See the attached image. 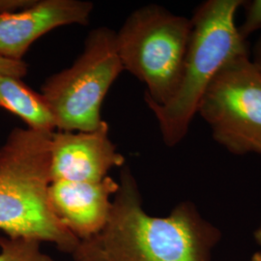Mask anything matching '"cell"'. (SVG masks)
Instances as JSON below:
<instances>
[{
    "mask_svg": "<svg viewBox=\"0 0 261 261\" xmlns=\"http://www.w3.org/2000/svg\"><path fill=\"white\" fill-rule=\"evenodd\" d=\"M220 238L190 201L167 217L147 214L136 179L123 168L108 223L80 241L72 255L75 261H210Z\"/></svg>",
    "mask_w": 261,
    "mask_h": 261,
    "instance_id": "1",
    "label": "cell"
},
{
    "mask_svg": "<svg viewBox=\"0 0 261 261\" xmlns=\"http://www.w3.org/2000/svg\"><path fill=\"white\" fill-rule=\"evenodd\" d=\"M53 134L15 128L0 146V230L73 253L80 240L56 219L48 202Z\"/></svg>",
    "mask_w": 261,
    "mask_h": 261,
    "instance_id": "2",
    "label": "cell"
},
{
    "mask_svg": "<svg viewBox=\"0 0 261 261\" xmlns=\"http://www.w3.org/2000/svg\"><path fill=\"white\" fill-rule=\"evenodd\" d=\"M242 0H208L196 8L182 79L174 96L163 106L147 103L166 145L186 137L198 105L215 76L228 61L248 54L235 18Z\"/></svg>",
    "mask_w": 261,
    "mask_h": 261,
    "instance_id": "3",
    "label": "cell"
},
{
    "mask_svg": "<svg viewBox=\"0 0 261 261\" xmlns=\"http://www.w3.org/2000/svg\"><path fill=\"white\" fill-rule=\"evenodd\" d=\"M191 34V19L157 4L134 11L116 32L123 69L145 84L146 105L163 106L176 93Z\"/></svg>",
    "mask_w": 261,
    "mask_h": 261,
    "instance_id": "4",
    "label": "cell"
},
{
    "mask_svg": "<svg viewBox=\"0 0 261 261\" xmlns=\"http://www.w3.org/2000/svg\"><path fill=\"white\" fill-rule=\"evenodd\" d=\"M123 71L116 32L107 27L91 30L75 62L50 75L42 86L41 94L55 116L56 128L64 132L97 129L103 121V100Z\"/></svg>",
    "mask_w": 261,
    "mask_h": 261,
    "instance_id": "5",
    "label": "cell"
},
{
    "mask_svg": "<svg viewBox=\"0 0 261 261\" xmlns=\"http://www.w3.org/2000/svg\"><path fill=\"white\" fill-rule=\"evenodd\" d=\"M197 114L214 140L236 155L255 153L261 144V72L249 54L228 61L215 76Z\"/></svg>",
    "mask_w": 261,
    "mask_h": 261,
    "instance_id": "6",
    "label": "cell"
},
{
    "mask_svg": "<svg viewBox=\"0 0 261 261\" xmlns=\"http://www.w3.org/2000/svg\"><path fill=\"white\" fill-rule=\"evenodd\" d=\"M125 157L109 138L106 121L95 130L54 133L50 139V178L55 181L99 182Z\"/></svg>",
    "mask_w": 261,
    "mask_h": 261,
    "instance_id": "7",
    "label": "cell"
},
{
    "mask_svg": "<svg viewBox=\"0 0 261 261\" xmlns=\"http://www.w3.org/2000/svg\"><path fill=\"white\" fill-rule=\"evenodd\" d=\"M93 4L83 0H36L30 7L0 14V57L22 60L30 46L47 32L88 23Z\"/></svg>",
    "mask_w": 261,
    "mask_h": 261,
    "instance_id": "8",
    "label": "cell"
},
{
    "mask_svg": "<svg viewBox=\"0 0 261 261\" xmlns=\"http://www.w3.org/2000/svg\"><path fill=\"white\" fill-rule=\"evenodd\" d=\"M118 188L111 176L99 182L55 181L48 188V202L56 219L82 241L105 227L112 211L111 197Z\"/></svg>",
    "mask_w": 261,
    "mask_h": 261,
    "instance_id": "9",
    "label": "cell"
},
{
    "mask_svg": "<svg viewBox=\"0 0 261 261\" xmlns=\"http://www.w3.org/2000/svg\"><path fill=\"white\" fill-rule=\"evenodd\" d=\"M0 108L17 115L30 130L55 133L56 119L44 97L21 79L0 75Z\"/></svg>",
    "mask_w": 261,
    "mask_h": 261,
    "instance_id": "10",
    "label": "cell"
},
{
    "mask_svg": "<svg viewBox=\"0 0 261 261\" xmlns=\"http://www.w3.org/2000/svg\"><path fill=\"white\" fill-rule=\"evenodd\" d=\"M40 244L22 237L0 238V261H53L41 251Z\"/></svg>",
    "mask_w": 261,
    "mask_h": 261,
    "instance_id": "11",
    "label": "cell"
},
{
    "mask_svg": "<svg viewBox=\"0 0 261 261\" xmlns=\"http://www.w3.org/2000/svg\"><path fill=\"white\" fill-rule=\"evenodd\" d=\"M246 15L242 24L239 27V32L245 40L253 32L261 30V0H252L244 2Z\"/></svg>",
    "mask_w": 261,
    "mask_h": 261,
    "instance_id": "12",
    "label": "cell"
},
{
    "mask_svg": "<svg viewBox=\"0 0 261 261\" xmlns=\"http://www.w3.org/2000/svg\"><path fill=\"white\" fill-rule=\"evenodd\" d=\"M28 64L23 60H12L0 57V75H12L22 79L28 74Z\"/></svg>",
    "mask_w": 261,
    "mask_h": 261,
    "instance_id": "13",
    "label": "cell"
},
{
    "mask_svg": "<svg viewBox=\"0 0 261 261\" xmlns=\"http://www.w3.org/2000/svg\"><path fill=\"white\" fill-rule=\"evenodd\" d=\"M36 0H0V14H11L30 7Z\"/></svg>",
    "mask_w": 261,
    "mask_h": 261,
    "instance_id": "14",
    "label": "cell"
},
{
    "mask_svg": "<svg viewBox=\"0 0 261 261\" xmlns=\"http://www.w3.org/2000/svg\"><path fill=\"white\" fill-rule=\"evenodd\" d=\"M252 61L254 64L257 66L261 72V38L257 41L255 47H254V55H253V59Z\"/></svg>",
    "mask_w": 261,
    "mask_h": 261,
    "instance_id": "15",
    "label": "cell"
},
{
    "mask_svg": "<svg viewBox=\"0 0 261 261\" xmlns=\"http://www.w3.org/2000/svg\"><path fill=\"white\" fill-rule=\"evenodd\" d=\"M254 238H255V241L261 247V223L254 232Z\"/></svg>",
    "mask_w": 261,
    "mask_h": 261,
    "instance_id": "16",
    "label": "cell"
},
{
    "mask_svg": "<svg viewBox=\"0 0 261 261\" xmlns=\"http://www.w3.org/2000/svg\"><path fill=\"white\" fill-rule=\"evenodd\" d=\"M252 261H261V252L254 253V254L252 255Z\"/></svg>",
    "mask_w": 261,
    "mask_h": 261,
    "instance_id": "17",
    "label": "cell"
},
{
    "mask_svg": "<svg viewBox=\"0 0 261 261\" xmlns=\"http://www.w3.org/2000/svg\"><path fill=\"white\" fill-rule=\"evenodd\" d=\"M255 153H258V154H260L261 155V144H259V145L257 146V148H256V151H255Z\"/></svg>",
    "mask_w": 261,
    "mask_h": 261,
    "instance_id": "18",
    "label": "cell"
}]
</instances>
